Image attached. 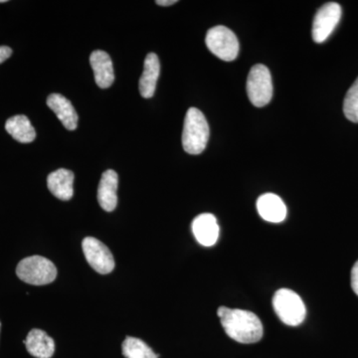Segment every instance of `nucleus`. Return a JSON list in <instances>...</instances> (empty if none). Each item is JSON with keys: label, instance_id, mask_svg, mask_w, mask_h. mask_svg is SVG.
I'll list each match as a JSON object with an SVG mask.
<instances>
[{"label": "nucleus", "instance_id": "aec40b11", "mask_svg": "<svg viewBox=\"0 0 358 358\" xmlns=\"http://www.w3.org/2000/svg\"><path fill=\"white\" fill-rule=\"evenodd\" d=\"M352 288L358 296V260L352 270Z\"/></svg>", "mask_w": 358, "mask_h": 358}, {"label": "nucleus", "instance_id": "1a4fd4ad", "mask_svg": "<svg viewBox=\"0 0 358 358\" xmlns=\"http://www.w3.org/2000/svg\"><path fill=\"white\" fill-rule=\"evenodd\" d=\"M192 232L195 239L202 246H213L219 237L217 219L210 213L200 214L193 220Z\"/></svg>", "mask_w": 358, "mask_h": 358}, {"label": "nucleus", "instance_id": "4468645a", "mask_svg": "<svg viewBox=\"0 0 358 358\" xmlns=\"http://www.w3.org/2000/svg\"><path fill=\"white\" fill-rule=\"evenodd\" d=\"M73 182H74V173L65 169L53 171L47 178V185L52 194L63 201H68L72 199L74 194Z\"/></svg>", "mask_w": 358, "mask_h": 358}, {"label": "nucleus", "instance_id": "b1692460", "mask_svg": "<svg viewBox=\"0 0 358 358\" xmlns=\"http://www.w3.org/2000/svg\"><path fill=\"white\" fill-rule=\"evenodd\" d=\"M0 327H1V324H0Z\"/></svg>", "mask_w": 358, "mask_h": 358}, {"label": "nucleus", "instance_id": "f3484780", "mask_svg": "<svg viewBox=\"0 0 358 358\" xmlns=\"http://www.w3.org/2000/svg\"><path fill=\"white\" fill-rule=\"evenodd\" d=\"M6 129L14 140L20 143H32L36 138V131L33 128L31 122L24 115H14L7 120Z\"/></svg>", "mask_w": 358, "mask_h": 358}, {"label": "nucleus", "instance_id": "4be33fe9", "mask_svg": "<svg viewBox=\"0 0 358 358\" xmlns=\"http://www.w3.org/2000/svg\"><path fill=\"white\" fill-rule=\"evenodd\" d=\"M176 0H157V4L160 6H169L176 3Z\"/></svg>", "mask_w": 358, "mask_h": 358}, {"label": "nucleus", "instance_id": "6e6552de", "mask_svg": "<svg viewBox=\"0 0 358 358\" xmlns=\"http://www.w3.org/2000/svg\"><path fill=\"white\" fill-rule=\"evenodd\" d=\"M341 7L336 2H327L320 7L313 23V38L315 42L322 43L331 36L341 20Z\"/></svg>", "mask_w": 358, "mask_h": 358}, {"label": "nucleus", "instance_id": "dca6fc26", "mask_svg": "<svg viewBox=\"0 0 358 358\" xmlns=\"http://www.w3.org/2000/svg\"><path fill=\"white\" fill-rule=\"evenodd\" d=\"M160 73L159 59L157 54L150 53L145 57L143 72L140 79V93L145 99L152 98L157 89Z\"/></svg>", "mask_w": 358, "mask_h": 358}, {"label": "nucleus", "instance_id": "20e7f679", "mask_svg": "<svg viewBox=\"0 0 358 358\" xmlns=\"http://www.w3.org/2000/svg\"><path fill=\"white\" fill-rule=\"evenodd\" d=\"M273 307L278 317L287 326H300L307 313L301 296L289 289H281L275 292L273 298Z\"/></svg>", "mask_w": 358, "mask_h": 358}, {"label": "nucleus", "instance_id": "f8f14e48", "mask_svg": "<svg viewBox=\"0 0 358 358\" xmlns=\"http://www.w3.org/2000/svg\"><path fill=\"white\" fill-rule=\"evenodd\" d=\"M257 209L264 220L268 222H282L287 216V207L281 197L274 193L261 195L257 201Z\"/></svg>", "mask_w": 358, "mask_h": 358}, {"label": "nucleus", "instance_id": "6ab92c4d", "mask_svg": "<svg viewBox=\"0 0 358 358\" xmlns=\"http://www.w3.org/2000/svg\"><path fill=\"white\" fill-rule=\"evenodd\" d=\"M343 113L346 119L352 122H358V78L346 94Z\"/></svg>", "mask_w": 358, "mask_h": 358}, {"label": "nucleus", "instance_id": "5701e85b", "mask_svg": "<svg viewBox=\"0 0 358 358\" xmlns=\"http://www.w3.org/2000/svg\"><path fill=\"white\" fill-rule=\"evenodd\" d=\"M6 0H0V3H6Z\"/></svg>", "mask_w": 358, "mask_h": 358}, {"label": "nucleus", "instance_id": "2eb2a0df", "mask_svg": "<svg viewBox=\"0 0 358 358\" xmlns=\"http://www.w3.org/2000/svg\"><path fill=\"white\" fill-rule=\"evenodd\" d=\"M27 352L36 358H51L55 352V343L45 331L34 329L24 341Z\"/></svg>", "mask_w": 358, "mask_h": 358}, {"label": "nucleus", "instance_id": "ddd939ff", "mask_svg": "<svg viewBox=\"0 0 358 358\" xmlns=\"http://www.w3.org/2000/svg\"><path fill=\"white\" fill-rule=\"evenodd\" d=\"M47 105L55 113L66 129L69 131L77 129L79 117L67 98L60 94H51L47 99Z\"/></svg>", "mask_w": 358, "mask_h": 358}, {"label": "nucleus", "instance_id": "7ed1b4c3", "mask_svg": "<svg viewBox=\"0 0 358 358\" xmlns=\"http://www.w3.org/2000/svg\"><path fill=\"white\" fill-rule=\"evenodd\" d=\"M16 275L26 284L44 286L55 281L57 277V268L44 257H27L18 264Z\"/></svg>", "mask_w": 358, "mask_h": 358}, {"label": "nucleus", "instance_id": "9d476101", "mask_svg": "<svg viewBox=\"0 0 358 358\" xmlns=\"http://www.w3.org/2000/svg\"><path fill=\"white\" fill-rule=\"evenodd\" d=\"M90 64L95 75L96 83L100 88L107 89L115 81L114 67L112 59L107 52L96 50L90 56Z\"/></svg>", "mask_w": 358, "mask_h": 358}, {"label": "nucleus", "instance_id": "412c9836", "mask_svg": "<svg viewBox=\"0 0 358 358\" xmlns=\"http://www.w3.org/2000/svg\"><path fill=\"white\" fill-rule=\"evenodd\" d=\"M13 55V49L8 46H0V64L6 62Z\"/></svg>", "mask_w": 358, "mask_h": 358}, {"label": "nucleus", "instance_id": "9b49d317", "mask_svg": "<svg viewBox=\"0 0 358 358\" xmlns=\"http://www.w3.org/2000/svg\"><path fill=\"white\" fill-rule=\"evenodd\" d=\"M117 186L119 176L113 169L106 171L102 174L98 188V201L103 210L114 211L117 205Z\"/></svg>", "mask_w": 358, "mask_h": 358}, {"label": "nucleus", "instance_id": "423d86ee", "mask_svg": "<svg viewBox=\"0 0 358 358\" xmlns=\"http://www.w3.org/2000/svg\"><path fill=\"white\" fill-rule=\"evenodd\" d=\"M247 94L255 107L262 108L272 100L273 83L270 71L265 65L252 67L247 79Z\"/></svg>", "mask_w": 358, "mask_h": 358}, {"label": "nucleus", "instance_id": "39448f33", "mask_svg": "<svg viewBox=\"0 0 358 358\" xmlns=\"http://www.w3.org/2000/svg\"><path fill=\"white\" fill-rule=\"evenodd\" d=\"M207 48L212 54L223 61L235 60L239 54V41L235 33L225 26H215L206 34Z\"/></svg>", "mask_w": 358, "mask_h": 358}, {"label": "nucleus", "instance_id": "a211bd4d", "mask_svg": "<svg viewBox=\"0 0 358 358\" xmlns=\"http://www.w3.org/2000/svg\"><path fill=\"white\" fill-rule=\"evenodd\" d=\"M122 350L126 358H159L145 341L133 336H127L122 343Z\"/></svg>", "mask_w": 358, "mask_h": 358}, {"label": "nucleus", "instance_id": "0eeeda50", "mask_svg": "<svg viewBox=\"0 0 358 358\" xmlns=\"http://www.w3.org/2000/svg\"><path fill=\"white\" fill-rule=\"evenodd\" d=\"M87 262L99 274L107 275L115 268V259L112 252L100 240L87 237L82 243Z\"/></svg>", "mask_w": 358, "mask_h": 358}, {"label": "nucleus", "instance_id": "f257e3e1", "mask_svg": "<svg viewBox=\"0 0 358 358\" xmlns=\"http://www.w3.org/2000/svg\"><path fill=\"white\" fill-rule=\"evenodd\" d=\"M217 315L225 333L238 343H255L263 338L262 322L255 313L249 310L220 307Z\"/></svg>", "mask_w": 358, "mask_h": 358}, {"label": "nucleus", "instance_id": "f03ea898", "mask_svg": "<svg viewBox=\"0 0 358 358\" xmlns=\"http://www.w3.org/2000/svg\"><path fill=\"white\" fill-rule=\"evenodd\" d=\"M209 126L205 115L196 108H190L185 115L182 131V147L187 154L203 152L209 140Z\"/></svg>", "mask_w": 358, "mask_h": 358}]
</instances>
